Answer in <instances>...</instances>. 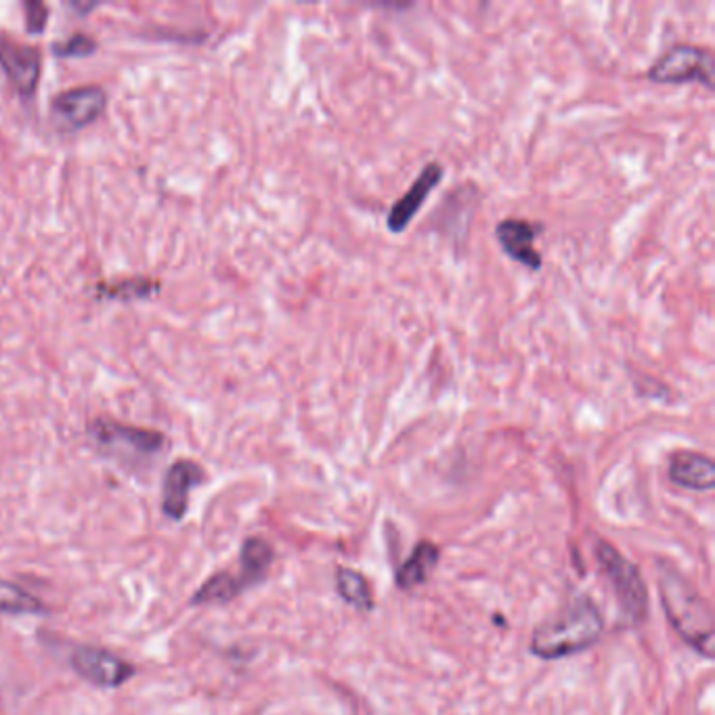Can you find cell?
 <instances>
[{"label": "cell", "mask_w": 715, "mask_h": 715, "mask_svg": "<svg viewBox=\"0 0 715 715\" xmlns=\"http://www.w3.org/2000/svg\"><path fill=\"white\" fill-rule=\"evenodd\" d=\"M661 603L679 638L705 659H714L715 622L712 604L695 590L676 566L659 563Z\"/></svg>", "instance_id": "1"}, {"label": "cell", "mask_w": 715, "mask_h": 715, "mask_svg": "<svg viewBox=\"0 0 715 715\" xmlns=\"http://www.w3.org/2000/svg\"><path fill=\"white\" fill-rule=\"evenodd\" d=\"M604 622L598 606L587 596H577L556 620L544 623L531 638V653L537 659L556 661L592 648L603 636Z\"/></svg>", "instance_id": "2"}, {"label": "cell", "mask_w": 715, "mask_h": 715, "mask_svg": "<svg viewBox=\"0 0 715 715\" xmlns=\"http://www.w3.org/2000/svg\"><path fill=\"white\" fill-rule=\"evenodd\" d=\"M87 431L99 452L127 466L150 462L167 445V436L158 431L120 424L108 417H97Z\"/></svg>", "instance_id": "3"}, {"label": "cell", "mask_w": 715, "mask_h": 715, "mask_svg": "<svg viewBox=\"0 0 715 715\" xmlns=\"http://www.w3.org/2000/svg\"><path fill=\"white\" fill-rule=\"evenodd\" d=\"M594 554L603 566L604 575L608 577V582L615 590L623 615L632 623H641L646 617V608H648V594H646V585L642 582L641 571L603 540L596 542Z\"/></svg>", "instance_id": "4"}, {"label": "cell", "mask_w": 715, "mask_h": 715, "mask_svg": "<svg viewBox=\"0 0 715 715\" xmlns=\"http://www.w3.org/2000/svg\"><path fill=\"white\" fill-rule=\"evenodd\" d=\"M648 78L657 84L698 82L714 91V56L707 49L693 44L672 47L653 63Z\"/></svg>", "instance_id": "5"}, {"label": "cell", "mask_w": 715, "mask_h": 715, "mask_svg": "<svg viewBox=\"0 0 715 715\" xmlns=\"http://www.w3.org/2000/svg\"><path fill=\"white\" fill-rule=\"evenodd\" d=\"M108 93L99 84H82L57 94L51 101V120L59 131H80L103 113Z\"/></svg>", "instance_id": "6"}, {"label": "cell", "mask_w": 715, "mask_h": 715, "mask_svg": "<svg viewBox=\"0 0 715 715\" xmlns=\"http://www.w3.org/2000/svg\"><path fill=\"white\" fill-rule=\"evenodd\" d=\"M70 663L80 678L99 688H120L137 672L129 661L94 646L75 648Z\"/></svg>", "instance_id": "7"}, {"label": "cell", "mask_w": 715, "mask_h": 715, "mask_svg": "<svg viewBox=\"0 0 715 715\" xmlns=\"http://www.w3.org/2000/svg\"><path fill=\"white\" fill-rule=\"evenodd\" d=\"M0 68L23 99L37 93L42 72V56L38 47L0 34Z\"/></svg>", "instance_id": "8"}, {"label": "cell", "mask_w": 715, "mask_h": 715, "mask_svg": "<svg viewBox=\"0 0 715 715\" xmlns=\"http://www.w3.org/2000/svg\"><path fill=\"white\" fill-rule=\"evenodd\" d=\"M445 177V169L439 162H431L426 164L422 172L417 174L412 188L407 189L395 204L389 210L386 216V226L391 233H403L407 226L412 225L415 214L422 210L426 198L433 193L436 185L443 181Z\"/></svg>", "instance_id": "9"}, {"label": "cell", "mask_w": 715, "mask_h": 715, "mask_svg": "<svg viewBox=\"0 0 715 715\" xmlns=\"http://www.w3.org/2000/svg\"><path fill=\"white\" fill-rule=\"evenodd\" d=\"M204 481V471L191 460H179L170 466L162 487V512L170 521H183L189 508V493Z\"/></svg>", "instance_id": "10"}, {"label": "cell", "mask_w": 715, "mask_h": 715, "mask_svg": "<svg viewBox=\"0 0 715 715\" xmlns=\"http://www.w3.org/2000/svg\"><path fill=\"white\" fill-rule=\"evenodd\" d=\"M537 233L540 229L523 219H504L495 226V238L506 256L527 266L528 271H540L544 264L540 250L535 248Z\"/></svg>", "instance_id": "11"}, {"label": "cell", "mask_w": 715, "mask_h": 715, "mask_svg": "<svg viewBox=\"0 0 715 715\" xmlns=\"http://www.w3.org/2000/svg\"><path fill=\"white\" fill-rule=\"evenodd\" d=\"M669 479L691 491H712L715 487V464L712 457L697 452H678L669 462Z\"/></svg>", "instance_id": "12"}, {"label": "cell", "mask_w": 715, "mask_h": 715, "mask_svg": "<svg viewBox=\"0 0 715 715\" xmlns=\"http://www.w3.org/2000/svg\"><path fill=\"white\" fill-rule=\"evenodd\" d=\"M436 561H439V547L429 542L417 544L414 552L410 554V558L396 568V585L401 590H414L417 585L424 584L436 566Z\"/></svg>", "instance_id": "13"}, {"label": "cell", "mask_w": 715, "mask_h": 715, "mask_svg": "<svg viewBox=\"0 0 715 715\" xmlns=\"http://www.w3.org/2000/svg\"><path fill=\"white\" fill-rule=\"evenodd\" d=\"M273 547L269 546V542H264L261 537H250L245 540L242 552H240V582L244 584L245 590L250 585L263 582L269 566L273 563Z\"/></svg>", "instance_id": "14"}, {"label": "cell", "mask_w": 715, "mask_h": 715, "mask_svg": "<svg viewBox=\"0 0 715 715\" xmlns=\"http://www.w3.org/2000/svg\"><path fill=\"white\" fill-rule=\"evenodd\" d=\"M245 587L238 575L233 573H216L202 585L193 598L191 606H202V604H225L233 598H238Z\"/></svg>", "instance_id": "15"}, {"label": "cell", "mask_w": 715, "mask_h": 715, "mask_svg": "<svg viewBox=\"0 0 715 715\" xmlns=\"http://www.w3.org/2000/svg\"><path fill=\"white\" fill-rule=\"evenodd\" d=\"M336 587H339L340 598L344 603L353 604L359 611H372L374 601H372L370 585L363 575H359L351 568H339Z\"/></svg>", "instance_id": "16"}, {"label": "cell", "mask_w": 715, "mask_h": 715, "mask_svg": "<svg viewBox=\"0 0 715 715\" xmlns=\"http://www.w3.org/2000/svg\"><path fill=\"white\" fill-rule=\"evenodd\" d=\"M44 604L38 601L34 594L26 592L23 587L0 580V613L7 615H34L42 613Z\"/></svg>", "instance_id": "17"}, {"label": "cell", "mask_w": 715, "mask_h": 715, "mask_svg": "<svg viewBox=\"0 0 715 715\" xmlns=\"http://www.w3.org/2000/svg\"><path fill=\"white\" fill-rule=\"evenodd\" d=\"M155 290V283L151 280H124V282L101 283L99 292L113 301H134V299H148Z\"/></svg>", "instance_id": "18"}, {"label": "cell", "mask_w": 715, "mask_h": 715, "mask_svg": "<svg viewBox=\"0 0 715 715\" xmlns=\"http://www.w3.org/2000/svg\"><path fill=\"white\" fill-rule=\"evenodd\" d=\"M51 51L56 53L57 57H87L93 56L97 51V40L89 37V34H82L78 32L74 37L66 38V40H59Z\"/></svg>", "instance_id": "19"}, {"label": "cell", "mask_w": 715, "mask_h": 715, "mask_svg": "<svg viewBox=\"0 0 715 715\" xmlns=\"http://www.w3.org/2000/svg\"><path fill=\"white\" fill-rule=\"evenodd\" d=\"M23 11H26V23H28V30L30 32H42V28L47 26V19H49V11H47V4L38 2V0H28L23 2Z\"/></svg>", "instance_id": "20"}, {"label": "cell", "mask_w": 715, "mask_h": 715, "mask_svg": "<svg viewBox=\"0 0 715 715\" xmlns=\"http://www.w3.org/2000/svg\"><path fill=\"white\" fill-rule=\"evenodd\" d=\"M94 7H97V2H93V4H78V2H72V9H78L80 13H89Z\"/></svg>", "instance_id": "21"}]
</instances>
